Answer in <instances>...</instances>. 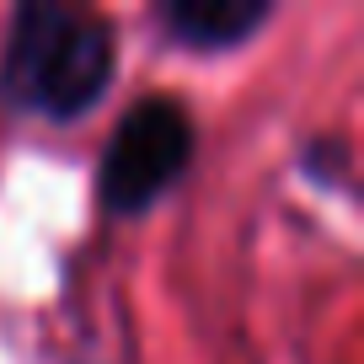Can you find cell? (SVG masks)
<instances>
[{
    "label": "cell",
    "instance_id": "cell-1",
    "mask_svg": "<svg viewBox=\"0 0 364 364\" xmlns=\"http://www.w3.org/2000/svg\"><path fill=\"white\" fill-rule=\"evenodd\" d=\"M118 75V33L107 16L22 0L0 48V102L48 124H80L97 113Z\"/></svg>",
    "mask_w": 364,
    "mask_h": 364
},
{
    "label": "cell",
    "instance_id": "cell-2",
    "mask_svg": "<svg viewBox=\"0 0 364 364\" xmlns=\"http://www.w3.org/2000/svg\"><path fill=\"white\" fill-rule=\"evenodd\" d=\"M193 118L177 97H139L118 118L102 161H97V204L113 220H134L171 193L193 161Z\"/></svg>",
    "mask_w": 364,
    "mask_h": 364
},
{
    "label": "cell",
    "instance_id": "cell-3",
    "mask_svg": "<svg viewBox=\"0 0 364 364\" xmlns=\"http://www.w3.org/2000/svg\"><path fill=\"white\" fill-rule=\"evenodd\" d=\"M273 22V0H161L156 27L193 54H225Z\"/></svg>",
    "mask_w": 364,
    "mask_h": 364
},
{
    "label": "cell",
    "instance_id": "cell-4",
    "mask_svg": "<svg viewBox=\"0 0 364 364\" xmlns=\"http://www.w3.org/2000/svg\"><path fill=\"white\" fill-rule=\"evenodd\" d=\"M300 166H306L311 182H327V188H338L343 171H348V145H343L338 134H321V139H311V145L300 150Z\"/></svg>",
    "mask_w": 364,
    "mask_h": 364
}]
</instances>
